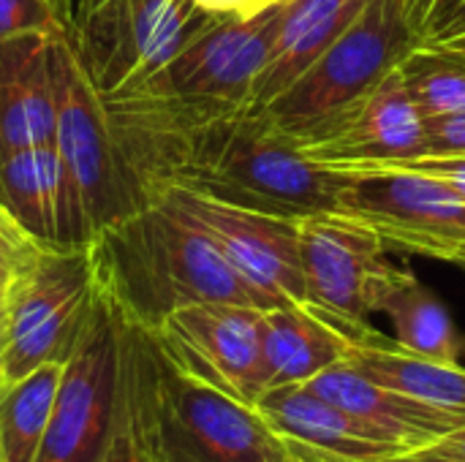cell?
<instances>
[{
    "label": "cell",
    "instance_id": "cell-1",
    "mask_svg": "<svg viewBox=\"0 0 465 462\" xmlns=\"http://www.w3.org/2000/svg\"><path fill=\"white\" fill-rule=\"evenodd\" d=\"M120 411L147 462H294L253 406L185 373L153 329L123 316Z\"/></svg>",
    "mask_w": 465,
    "mask_h": 462
},
{
    "label": "cell",
    "instance_id": "cell-2",
    "mask_svg": "<svg viewBox=\"0 0 465 462\" xmlns=\"http://www.w3.org/2000/svg\"><path fill=\"white\" fill-rule=\"evenodd\" d=\"M87 248L98 291L123 319L147 329H158L177 308L193 302L278 308L229 264L199 226L163 204L106 226Z\"/></svg>",
    "mask_w": 465,
    "mask_h": 462
},
{
    "label": "cell",
    "instance_id": "cell-3",
    "mask_svg": "<svg viewBox=\"0 0 465 462\" xmlns=\"http://www.w3.org/2000/svg\"><path fill=\"white\" fill-rule=\"evenodd\" d=\"M349 177L308 158L259 106L210 112L193 131L180 185L302 221L343 210Z\"/></svg>",
    "mask_w": 465,
    "mask_h": 462
},
{
    "label": "cell",
    "instance_id": "cell-4",
    "mask_svg": "<svg viewBox=\"0 0 465 462\" xmlns=\"http://www.w3.org/2000/svg\"><path fill=\"white\" fill-rule=\"evenodd\" d=\"M414 44L403 0H368L349 30L262 109L297 147H305L343 120Z\"/></svg>",
    "mask_w": 465,
    "mask_h": 462
},
{
    "label": "cell",
    "instance_id": "cell-5",
    "mask_svg": "<svg viewBox=\"0 0 465 462\" xmlns=\"http://www.w3.org/2000/svg\"><path fill=\"white\" fill-rule=\"evenodd\" d=\"M54 60V147L95 237L147 207L114 142L104 98L90 82L71 33L52 38Z\"/></svg>",
    "mask_w": 465,
    "mask_h": 462
},
{
    "label": "cell",
    "instance_id": "cell-6",
    "mask_svg": "<svg viewBox=\"0 0 465 462\" xmlns=\"http://www.w3.org/2000/svg\"><path fill=\"white\" fill-rule=\"evenodd\" d=\"M218 14L193 0H106L71 25L79 60L104 101L161 74Z\"/></svg>",
    "mask_w": 465,
    "mask_h": 462
},
{
    "label": "cell",
    "instance_id": "cell-7",
    "mask_svg": "<svg viewBox=\"0 0 465 462\" xmlns=\"http://www.w3.org/2000/svg\"><path fill=\"white\" fill-rule=\"evenodd\" d=\"M95 297L90 248H35L8 300L0 354L3 387H11L44 362H65L93 313Z\"/></svg>",
    "mask_w": 465,
    "mask_h": 462
},
{
    "label": "cell",
    "instance_id": "cell-8",
    "mask_svg": "<svg viewBox=\"0 0 465 462\" xmlns=\"http://www.w3.org/2000/svg\"><path fill=\"white\" fill-rule=\"evenodd\" d=\"M98 286V283H95ZM120 411V313L98 291L63 362L38 462H104Z\"/></svg>",
    "mask_w": 465,
    "mask_h": 462
},
{
    "label": "cell",
    "instance_id": "cell-9",
    "mask_svg": "<svg viewBox=\"0 0 465 462\" xmlns=\"http://www.w3.org/2000/svg\"><path fill=\"white\" fill-rule=\"evenodd\" d=\"M338 172L349 177L341 215L376 231L387 251L450 264L465 253V199L447 182L398 169L346 166Z\"/></svg>",
    "mask_w": 465,
    "mask_h": 462
},
{
    "label": "cell",
    "instance_id": "cell-10",
    "mask_svg": "<svg viewBox=\"0 0 465 462\" xmlns=\"http://www.w3.org/2000/svg\"><path fill=\"white\" fill-rule=\"evenodd\" d=\"M308 305L346 335H362L376 313V297L392 270L384 240L365 223L322 212L297 221Z\"/></svg>",
    "mask_w": 465,
    "mask_h": 462
},
{
    "label": "cell",
    "instance_id": "cell-11",
    "mask_svg": "<svg viewBox=\"0 0 465 462\" xmlns=\"http://www.w3.org/2000/svg\"><path fill=\"white\" fill-rule=\"evenodd\" d=\"M155 204H163L199 226L221 248L229 264L278 305H308L297 221L248 210L191 188H169Z\"/></svg>",
    "mask_w": 465,
    "mask_h": 462
},
{
    "label": "cell",
    "instance_id": "cell-12",
    "mask_svg": "<svg viewBox=\"0 0 465 462\" xmlns=\"http://www.w3.org/2000/svg\"><path fill=\"white\" fill-rule=\"evenodd\" d=\"M262 313L232 302H193L153 332L185 373L253 406L267 392Z\"/></svg>",
    "mask_w": 465,
    "mask_h": 462
},
{
    "label": "cell",
    "instance_id": "cell-13",
    "mask_svg": "<svg viewBox=\"0 0 465 462\" xmlns=\"http://www.w3.org/2000/svg\"><path fill=\"white\" fill-rule=\"evenodd\" d=\"M286 3L251 16H215L161 74L136 90L174 93L218 106H251Z\"/></svg>",
    "mask_w": 465,
    "mask_h": 462
},
{
    "label": "cell",
    "instance_id": "cell-14",
    "mask_svg": "<svg viewBox=\"0 0 465 462\" xmlns=\"http://www.w3.org/2000/svg\"><path fill=\"white\" fill-rule=\"evenodd\" d=\"M0 212L41 248L79 251L93 240L54 139L0 158Z\"/></svg>",
    "mask_w": 465,
    "mask_h": 462
},
{
    "label": "cell",
    "instance_id": "cell-15",
    "mask_svg": "<svg viewBox=\"0 0 465 462\" xmlns=\"http://www.w3.org/2000/svg\"><path fill=\"white\" fill-rule=\"evenodd\" d=\"M300 150L322 166H362L425 155V117L395 65L343 120Z\"/></svg>",
    "mask_w": 465,
    "mask_h": 462
},
{
    "label": "cell",
    "instance_id": "cell-16",
    "mask_svg": "<svg viewBox=\"0 0 465 462\" xmlns=\"http://www.w3.org/2000/svg\"><path fill=\"white\" fill-rule=\"evenodd\" d=\"M308 387L401 452L422 449L447 433L465 428V419L460 417L384 387L354 370L349 362H338L335 368L308 381Z\"/></svg>",
    "mask_w": 465,
    "mask_h": 462
},
{
    "label": "cell",
    "instance_id": "cell-17",
    "mask_svg": "<svg viewBox=\"0 0 465 462\" xmlns=\"http://www.w3.org/2000/svg\"><path fill=\"white\" fill-rule=\"evenodd\" d=\"M54 35L0 41V158L54 139Z\"/></svg>",
    "mask_w": 465,
    "mask_h": 462
},
{
    "label": "cell",
    "instance_id": "cell-18",
    "mask_svg": "<svg viewBox=\"0 0 465 462\" xmlns=\"http://www.w3.org/2000/svg\"><path fill=\"white\" fill-rule=\"evenodd\" d=\"M253 408L286 441L335 455L341 460L379 462L403 455L398 447L371 433L362 422L349 417L343 408L316 395L308 384L267 389L253 403Z\"/></svg>",
    "mask_w": 465,
    "mask_h": 462
},
{
    "label": "cell",
    "instance_id": "cell-19",
    "mask_svg": "<svg viewBox=\"0 0 465 462\" xmlns=\"http://www.w3.org/2000/svg\"><path fill=\"white\" fill-rule=\"evenodd\" d=\"M368 0H286L281 27L251 106H267L286 93L360 16Z\"/></svg>",
    "mask_w": 465,
    "mask_h": 462
},
{
    "label": "cell",
    "instance_id": "cell-20",
    "mask_svg": "<svg viewBox=\"0 0 465 462\" xmlns=\"http://www.w3.org/2000/svg\"><path fill=\"white\" fill-rule=\"evenodd\" d=\"M267 389L308 384L346 359L351 335L311 305L286 302L262 313Z\"/></svg>",
    "mask_w": 465,
    "mask_h": 462
},
{
    "label": "cell",
    "instance_id": "cell-21",
    "mask_svg": "<svg viewBox=\"0 0 465 462\" xmlns=\"http://www.w3.org/2000/svg\"><path fill=\"white\" fill-rule=\"evenodd\" d=\"M343 362L384 387L465 419L463 365L409 354L379 329L351 335V346Z\"/></svg>",
    "mask_w": 465,
    "mask_h": 462
},
{
    "label": "cell",
    "instance_id": "cell-22",
    "mask_svg": "<svg viewBox=\"0 0 465 462\" xmlns=\"http://www.w3.org/2000/svg\"><path fill=\"white\" fill-rule=\"evenodd\" d=\"M376 313L387 316L395 343L417 357L460 365L465 340L447 305L409 267H392L379 297Z\"/></svg>",
    "mask_w": 465,
    "mask_h": 462
},
{
    "label": "cell",
    "instance_id": "cell-23",
    "mask_svg": "<svg viewBox=\"0 0 465 462\" xmlns=\"http://www.w3.org/2000/svg\"><path fill=\"white\" fill-rule=\"evenodd\" d=\"M63 362H44L0 392V462H38Z\"/></svg>",
    "mask_w": 465,
    "mask_h": 462
},
{
    "label": "cell",
    "instance_id": "cell-24",
    "mask_svg": "<svg viewBox=\"0 0 465 462\" xmlns=\"http://www.w3.org/2000/svg\"><path fill=\"white\" fill-rule=\"evenodd\" d=\"M398 71L422 117L465 112V52L414 44Z\"/></svg>",
    "mask_w": 465,
    "mask_h": 462
},
{
    "label": "cell",
    "instance_id": "cell-25",
    "mask_svg": "<svg viewBox=\"0 0 465 462\" xmlns=\"http://www.w3.org/2000/svg\"><path fill=\"white\" fill-rule=\"evenodd\" d=\"M71 33L65 0H0V41Z\"/></svg>",
    "mask_w": 465,
    "mask_h": 462
},
{
    "label": "cell",
    "instance_id": "cell-26",
    "mask_svg": "<svg viewBox=\"0 0 465 462\" xmlns=\"http://www.w3.org/2000/svg\"><path fill=\"white\" fill-rule=\"evenodd\" d=\"M425 152H465V112L425 117Z\"/></svg>",
    "mask_w": 465,
    "mask_h": 462
},
{
    "label": "cell",
    "instance_id": "cell-27",
    "mask_svg": "<svg viewBox=\"0 0 465 462\" xmlns=\"http://www.w3.org/2000/svg\"><path fill=\"white\" fill-rule=\"evenodd\" d=\"M420 44L422 46H439V49L465 52V0H460L439 25H433L430 33Z\"/></svg>",
    "mask_w": 465,
    "mask_h": 462
},
{
    "label": "cell",
    "instance_id": "cell-28",
    "mask_svg": "<svg viewBox=\"0 0 465 462\" xmlns=\"http://www.w3.org/2000/svg\"><path fill=\"white\" fill-rule=\"evenodd\" d=\"M411 455L433 462H465V428L447 433L444 438H439L422 449H414Z\"/></svg>",
    "mask_w": 465,
    "mask_h": 462
},
{
    "label": "cell",
    "instance_id": "cell-29",
    "mask_svg": "<svg viewBox=\"0 0 465 462\" xmlns=\"http://www.w3.org/2000/svg\"><path fill=\"white\" fill-rule=\"evenodd\" d=\"M104 462H147L144 455L139 452V447H136V438H134L123 411H117V428H114V436L109 441Z\"/></svg>",
    "mask_w": 465,
    "mask_h": 462
},
{
    "label": "cell",
    "instance_id": "cell-30",
    "mask_svg": "<svg viewBox=\"0 0 465 462\" xmlns=\"http://www.w3.org/2000/svg\"><path fill=\"white\" fill-rule=\"evenodd\" d=\"M193 3L218 16H251V14H259V11H264L275 3H286V0H193Z\"/></svg>",
    "mask_w": 465,
    "mask_h": 462
},
{
    "label": "cell",
    "instance_id": "cell-31",
    "mask_svg": "<svg viewBox=\"0 0 465 462\" xmlns=\"http://www.w3.org/2000/svg\"><path fill=\"white\" fill-rule=\"evenodd\" d=\"M458 3H460V0H430V3H428V11H425V25H422L420 41H422V38L430 33V27H433V25H439V22L452 11ZM420 41H417V44H420Z\"/></svg>",
    "mask_w": 465,
    "mask_h": 462
},
{
    "label": "cell",
    "instance_id": "cell-32",
    "mask_svg": "<svg viewBox=\"0 0 465 462\" xmlns=\"http://www.w3.org/2000/svg\"><path fill=\"white\" fill-rule=\"evenodd\" d=\"M289 444H292V460L294 462H349V460H341V457H335V455L319 452V449L300 447V444H294V441H289Z\"/></svg>",
    "mask_w": 465,
    "mask_h": 462
},
{
    "label": "cell",
    "instance_id": "cell-33",
    "mask_svg": "<svg viewBox=\"0 0 465 462\" xmlns=\"http://www.w3.org/2000/svg\"><path fill=\"white\" fill-rule=\"evenodd\" d=\"M101 3H106V0H65V5H68V19H71V25L79 19V16H84L87 11H93V8H98Z\"/></svg>",
    "mask_w": 465,
    "mask_h": 462
},
{
    "label": "cell",
    "instance_id": "cell-34",
    "mask_svg": "<svg viewBox=\"0 0 465 462\" xmlns=\"http://www.w3.org/2000/svg\"><path fill=\"white\" fill-rule=\"evenodd\" d=\"M379 462H433V460H422V457H417V455H411V452H403V455H395V457H387V460H379Z\"/></svg>",
    "mask_w": 465,
    "mask_h": 462
},
{
    "label": "cell",
    "instance_id": "cell-35",
    "mask_svg": "<svg viewBox=\"0 0 465 462\" xmlns=\"http://www.w3.org/2000/svg\"><path fill=\"white\" fill-rule=\"evenodd\" d=\"M0 223H3V226H5V229H11V231H16V229H14V226H11V223H8V218H5V215H3V212H0ZM16 234H19V231H16ZM19 237H22V234H19ZM25 240H27V237H25Z\"/></svg>",
    "mask_w": 465,
    "mask_h": 462
},
{
    "label": "cell",
    "instance_id": "cell-36",
    "mask_svg": "<svg viewBox=\"0 0 465 462\" xmlns=\"http://www.w3.org/2000/svg\"><path fill=\"white\" fill-rule=\"evenodd\" d=\"M455 267H460V270H463V272H465V253H463V256H460V259H458V261H455Z\"/></svg>",
    "mask_w": 465,
    "mask_h": 462
},
{
    "label": "cell",
    "instance_id": "cell-37",
    "mask_svg": "<svg viewBox=\"0 0 465 462\" xmlns=\"http://www.w3.org/2000/svg\"><path fill=\"white\" fill-rule=\"evenodd\" d=\"M3 389H5V387H3ZM3 389H0V392H3Z\"/></svg>",
    "mask_w": 465,
    "mask_h": 462
},
{
    "label": "cell",
    "instance_id": "cell-38",
    "mask_svg": "<svg viewBox=\"0 0 465 462\" xmlns=\"http://www.w3.org/2000/svg\"><path fill=\"white\" fill-rule=\"evenodd\" d=\"M0 226H3V223H0Z\"/></svg>",
    "mask_w": 465,
    "mask_h": 462
}]
</instances>
